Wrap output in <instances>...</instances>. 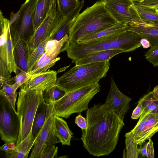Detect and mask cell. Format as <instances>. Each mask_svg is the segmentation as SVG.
Listing matches in <instances>:
<instances>
[{
  "label": "cell",
  "instance_id": "cell-1",
  "mask_svg": "<svg viewBox=\"0 0 158 158\" xmlns=\"http://www.w3.org/2000/svg\"><path fill=\"white\" fill-rule=\"evenodd\" d=\"M87 126L81 130L84 148L91 155H108L115 149L119 135L125 124L111 109L105 104H94L86 111Z\"/></svg>",
  "mask_w": 158,
  "mask_h": 158
},
{
  "label": "cell",
  "instance_id": "cell-2",
  "mask_svg": "<svg viewBox=\"0 0 158 158\" xmlns=\"http://www.w3.org/2000/svg\"><path fill=\"white\" fill-rule=\"evenodd\" d=\"M118 23L102 2H96L76 17L69 27L68 40L61 52L66 51L70 44L77 42L88 35L111 27Z\"/></svg>",
  "mask_w": 158,
  "mask_h": 158
},
{
  "label": "cell",
  "instance_id": "cell-3",
  "mask_svg": "<svg viewBox=\"0 0 158 158\" xmlns=\"http://www.w3.org/2000/svg\"><path fill=\"white\" fill-rule=\"evenodd\" d=\"M141 39L136 33L126 30L91 42L70 44L66 51L68 57L75 63L80 59L102 51L118 49L124 52L133 51L141 46Z\"/></svg>",
  "mask_w": 158,
  "mask_h": 158
},
{
  "label": "cell",
  "instance_id": "cell-4",
  "mask_svg": "<svg viewBox=\"0 0 158 158\" xmlns=\"http://www.w3.org/2000/svg\"><path fill=\"white\" fill-rule=\"evenodd\" d=\"M109 61L75 65L57 78L56 86L66 93L99 82L106 75Z\"/></svg>",
  "mask_w": 158,
  "mask_h": 158
},
{
  "label": "cell",
  "instance_id": "cell-5",
  "mask_svg": "<svg viewBox=\"0 0 158 158\" xmlns=\"http://www.w3.org/2000/svg\"><path fill=\"white\" fill-rule=\"evenodd\" d=\"M100 90L98 82L66 93L54 102L55 115L67 118L73 114L87 110L89 102Z\"/></svg>",
  "mask_w": 158,
  "mask_h": 158
},
{
  "label": "cell",
  "instance_id": "cell-6",
  "mask_svg": "<svg viewBox=\"0 0 158 158\" xmlns=\"http://www.w3.org/2000/svg\"><path fill=\"white\" fill-rule=\"evenodd\" d=\"M43 98V91L29 89L20 86L16 103L20 121L17 146L27 136L32 126L37 107Z\"/></svg>",
  "mask_w": 158,
  "mask_h": 158
},
{
  "label": "cell",
  "instance_id": "cell-7",
  "mask_svg": "<svg viewBox=\"0 0 158 158\" xmlns=\"http://www.w3.org/2000/svg\"><path fill=\"white\" fill-rule=\"evenodd\" d=\"M55 111L54 102L48 104L45 122L37 135L29 158H41L45 149L61 143L55 125Z\"/></svg>",
  "mask_w": 158,
  "mask_h": 158
},
{
  "label": "cell",
  "instance_id": "cell-8",
  "mask_svg": "<svg viewBox=\"0 0 158 158\" xmlns=\"http://www.w3.org/2000/svg\"><path fill=\"white\" fill-rule=\"evenodd\" d=\"M20 121L17 112L5 97H0V135L1 139L7 144L16 143L20 128Z\"/></svg>",
  "mask_w": 158,
  "mask_h": 158
},
{
  "label": "cell",
  "instance_id": "cell-9",
  "mask_svg": "<svg viewBox=\"0 0 158 158\" xmlns=\"http://www.w3.org/2000/svg\"><path fill=\"white\" fill-rule=\"evenodd\" d=\"M63 17L58 13L55 1L42 23L26 42L27 56L48 37H54L61 25Z\"/></svg>",
  "mask_w": 158,
  "mask_h": 158
},
{
  "label": "cell",
  "instance_id": "cell-10",
  "mask_svg": "<svg viewBox=\"0 0 158 158\" xmlns=\"http://www.w3.org/2000/svg\"><path fill=\"white\" fill-rule=\"evenodd\" d=\"M37 0H26L19 10V16L13 23L20 37L27 41L35 32L34 21Z\"/></svg>",
  "mask_w": 158,
  "mask_h": 158
},
{
  "label": "cell",
  "instance_id": "cell-11",
  "mask_svg": "<svg viewBox=\"0 0 158 158\" xmlns=\"http://www.w3.org/2000/svg\"><path fill=\"white\" fill-rule=\"evenodd\" d=\"M69 34H67L61 40L58 41L51 40L47 43L44 52L37 63L33 67L31 71L28 72L32 75L47 71L52 67L60 58L57 57L65 43L68 41Z\"/></svg>",
  "mask_w": 158,
  "mask_h": 158
},
{
  "label": "cell",
  "instance_id": "cell-12",
  "mask_svg": "<svg viewBox=\"0 0 158 158\" xmlns=\"http://www.w3.org/2000/svg\"><path fill=\"white\" fill-rule=\"evenodd\" d=\"M110 82V90L104 104L123 120L129 109L130 102L132 99L119 90L112 76Z\"/></svg>",
  "mask_w": 158,
  "mask_h": 158
},
{
  "label": "cell",
  "instance_id": "cell-13",
  "mask_svg": "<svg viewBox=\"0 0 158 158\" xmlns=\"http://www.w3.org/2000/svg\"><path fill=\"white\" fill-rule=\"evenodd\" d=\"M125 29L134 32L141 38L147 39L151 47L158 45V22L135 18Z\"/></svg>",
  "mask_w": 158,
  "mask_h": 158
},
{
  "label": "cell",
  "instance_id": "cell-14",
  "mask_svg": "<svg viewBox=\"0 0 158 158\" xmlns=\"http://www.w3.org/2000/svg\"><path fill=\"white\" fill-rule=\"evenodd\" d=\"M112 15L119 23L128 26L135 18L131 13L129 8L134 2L133 0H101Z\"/></svg>",
  "mask_w": 158,
  "mask_h": 158
},
{
  "label": "cell",
  "instance_id": "cell-15",
  "mask_svg": "<svg viewBox=\"0 0 158 158\" xmlns=\"http://www.w3.org/2000/svg\"><path fill=\"white\" fill-rule=\"evenodd\" d=\"M57 74L56 72L50 70L35 73L21 86L29 89L44 91L56 86Z\"/></svg>",
  "mask_w": 158,
  "mask_h": 158
},
{
  "label": "cell",
  "instance_id": "cell-16",
  "mask_svg": "<svg viewBox=\"0 0 158 158\" xmlns=\"http://www.w3.org/2000/svg\"><path fill=\"white\" fill-rule=\"evenodd\" d=\"M10 29L16 65L21 71L28 72L26 41L20 37L13 24L10 26Z\"/></svg>",
  "mask_w": 158,
  "mask_h": 158
},
{
  "label": "cell",
  "instance_id": "cell-17",
  "mask_svg": "<svg viewBox=\"0 0 158 158\" xmlns=\"http://www.w3.org/2000/svg\"><path fill=\"white\" fill-rule=\"evenodd\" d=\"M158 131V114H149L143 127L135 140L137 145H141Z\"/></svg>",
  "mask_w": 158,
  "mask_h": 158
},
{
  "label": "cell",
  "instance_id": "cell-18",
  "mask_svg": "<svg viewBox=\"0 0 158 158\" xmlns=\"http://www.w3.org/2000/svg\"><path fill=\"white\" fill-rule=\"evenodd\" d=\"M35 139L32 135V128L29 134L13 150L5 152L7 158H27L29 152L35 144Z\"/></svg>",
  "mask_w": 158,
  "mask_h": 158
},
{
  "label": "cell",
  "instance_id": "cell-19",
  "mask_svg": "<svg viewBox=\"0 0 158 158\" xmlns=\"http://www.w3.org/2000/svg\"><path fill=\"white\" fill-rule=\"evenodd\" d=\"M128 26L125 23L118 22L111 27L88 35L77 42L87 43L119 33L125 31Z\"/></svg>",
  "mask_w": 158,
  "mask_h": 158
},
{
  "label": "cell",
  "instance_id": "cell-20",
  "mask_svg": "<svg viewBox=\"0 0 158 158\" xmlns=\"http://www.w3.org/2000/svg\"><path fill=\"white\" fill-rule=\"evenodd\" d=\"M123 52V51L118 49L102 51L80 59L75 63V65H81L109 61L113 57Z\"/></svg>",
  "mask_w": 158,
  "mask_h": 158
},
{
  "label": "cell",
  "instance_id": "cell-21",
  "mask_svg": "<svg viewBox=\"0 0 158 158\" xmlns=\"http://www.w3.org/2000/svg\"><path fill=\"white\" fill-rule=\"evenodd\" d=\"M84 2L82 0L80 2L79 4L73 10L64 16L61 25L52 40L59 41L68 34L69 27L83 6Z\"/></svg>",
  "mask_w": 158,
  "mask_h": 158
},
{
  "label": "cell",
  "instance_id": "cell-22",
  "mask_svg": "<svg viewBox=\"0 0 158 158\" xmlns=\"http://www.w3.org/2000/svg\"><path fill=\"white\" fill-rule=\"evenodd\" d=\"M10 27L7 29L0 30V77H2L10 78L11 76L9 69L6 46V36Z\"/></svg>",
  "mask_w": 158,
  "mask_h": 158
},
{
  "label": "cell",
  "instance_id": "cell-23",
  "mask_svg": "<svg viewBox=\"0 0 158 158\" xmlns=\"http://www.w3.org/2000/svg\"><path fill=\"white\" fill-rule=\"evenodd\" d=\"M48 107L44 98L40 102L36 110L32 127V134L35 139L46 119Z\"/></svg>",
  "mask_w": 158,
  "mask_h": 158
},
{
  "label": "cell",
  "instance_id": "cell-24",
  "mask_svg": "<svg viewBox=\"0 0 158 158\" xmlns=\"http://www.w3.org/2000/svg\"><path fill=\"white\" fill-rule=\"evenodd\" d=\"M131 14L135 18L158 22V13L154 10L134 3L130 7Z\"/></svg>",
  "mask_w": 158,
  "mask_h": 158
},
{
  "label": "cell",
  "instance_id": "cell-25",
  "mask_svg": "<svg viewBox=\"0 0 158 158\" xmlns=\"http://www.w3.org/2000/svg\"><path fill=\"white\" fill-rule=\"evenodd\" d=\"M55 125L58 134L62 145L70 146L73 133L69 128L67 123L62 118L55 116Z\"/></svg>",
  "mask_w": 158,
  "mask_h": 158
},
{
  "label": "cell",
  "instance_id": "cell-26",
  "mask_svg": "<svg viewBox=\"0 0 158 158\" xmlns=\"http://www.w3.org/2000/svg\"><path fill=\"white\" fill-rule=\"evenodd\" d=\"M56 0H37L34 21L35 31L40 25Z\"/></svg>",
  "mask_w": 158,
  "mask_h": 158
},
{
  "label": "cell",
  "instance_id": "cell-27",
  "mask_svg": "<svg viewBox=\"0 0 158 158\" xmlns=\"http://www.w3.org/2000/svg\"><path fill=\"white\" fill-rule=\"evenodd\" d=\"M138 102H140L143 107V113L140 118L148 114H158V99L154 96L152 91L144 95Z\"/></svg>",
  "mask_w": 158,
  "mask_h": 158
},
{
  "label": "cell",
  "instance_id": "cell-28",
  "mask_svg": "<svg viewBox=\"0 0 158 158\" xmlns=\"http://www.w3.org/2000/svg\"><path fill=\"white\" fill-rule=\"evenodd\" d=\"M53 37L54 36H50L48 37L41 43L28 55L27 59L28 72H30L31 71L34 65L44 52L47 43L50 40H52Z\"/></svg>",
  "mask_w": 158,
  "mask_h": 158
},
{
  "label": "cell",
  "instance_id": "cell-29",
  "mask_svg": "<svg viewBox=\"0 0 158 158\" xmlns=\"http://www.w3.org/2000/svg\"><path fill=\"white\" fill-rule=\"evenodd\" d=\"M6 46L8 59L9 69L10 73H18V68L16 65L14 54V49L10 34V27L8 29L6 38Z\"/></svg>",
  "mask_w": 158,
  "mask_h": 158
},
{
  "label": "cell",
  "instance_id": "cell-30",
  "mask_svg": "<svg viewBox=\"0 0 158 158\" xmlns=\"http://www.w3.org/2000/svg\"><path fill=\"white\" fill-rule=\"evenodd\" d=\"M149 114H148L144 117L140 118L139 120L135 127L130 131L126 133L125 135V137L126 148L131 143L135 142V140L138 134L143 129L145 122Z\"/></svg>",
  "mask_w": 158,
  "mask_h": 158
},
{
  "label": "cell",
  "instance_id": "cell-31",
  "mask_svg": "<svg viewBox=\"0 0 158 158\" xmlns=\"http://www.w3.org/2000/svg\"><path fill=\"white\" fill-rule=\"evenodd\" d=\"M17 94V92L13 85L3 84L1 85L0 95L5 97L6 98L15 111V103Z\"/></svg>",
  "mask_w": 158,
  "mask_h": 158
},
{
  "label": "cell",
  "instance_id": "cell-32",
  "mask_svg": "<svg viewBox=\"0 0 158 158\" xmlns=\"http://www.w3.org/2000/svg\"><path fill=\"white\" fill-rule=\"evenodd\" d=\"M78 0H57V11L62 16H64L73 10L79 4Z\"/></svg>",
  "mask_w": 158,
  "mask_h": 158
},
{
  "label": "cell",
  "instance_id": "cell-33",
  "mask_svg": "<svg viewBox=\"0 0 158 158\" xmlns=\"http://www.w3.org/2000/svg\"><path fill=\"white\" fill-rule=\"evenodd\" d=\"M66 93L56 86L43 91V98L47 104L55 102L62 98Z\"/></svg>",
  "mask_w": 158,
  "mask_h": 158
},
{
  "label": "cell",
  "instance_id": "cell-34",
  "mask_svg": "<svg viewBox=\"0 0 158 158\" xmlns=\"http://www.w3.org/2000/svg\"><path fill=\"white\" fill-rule=\"evenodd\" d=\"M32 75L28 72L21 70L15 76L12 77L14 83L13 86L16 91L23 84L28 81L31 77Z\"/></svg>",
  "mask_w": 158,
  "mask_h": 158
},
{
  "label": "cell",
  "instance_id": "cell-35",
  "mask_svg": "<svg viewBox=\"0 0 158 158\" xmlns=\"http://www.w3.org/2000/svg\"><path fill=\"white\" fill-rule=\"evenodd\" d=\"M145 59L154 66H158V45L151 47L145 53Z\"/></svg>",
  "mask_w": 158,
  "mask_h": 158
},
{
  "label": "cell",
  "instance_id": "cell-36",
  "mask_svg": "<svg viewBox=\"0 0 158 158\" xmlns=\"http://www.w3.org/2000/svg\"><path fill=\"white\" fill-rule=\"evenodd\" d=\"M139 149L140 153L143 156L148 158H154L153 143L151 139Z\"/></svg>",
  "mask_w": 158,
  "mask_h": 158
},
{
  "label": "cell",
  "instance_id": "cell-37",
  "mask_svg": "<svg viewBox=\"0 0 158 158\" xmlns=\"http://www.w3.org/2000/svg\"><path fill=\"white\" fill-rule=\"evenodd\" d=\"M58 148L53 145L47 147L43 152L41 158H54L56 157Z\"/></svg>",
  "mask_w": 158,
  "mask_h": 158
},
{
  "label": "cell",
  "instance_id": "cell-38",
  "mask_svg": "<svg viewBox=\"0 0 158 158\" xmlns=\"http://www.w3.org/2000/svg\"><path fill=\"white\" fill-rule=\"evenodd\" d=\"M75 123L81 130L85 129L87 126V120L80 114L76 117Z\"/></svg>",
  "mask_w": 158,
  "mask_h": 158
},
{
  "label": "cell",
  "instance_id": "cell-39",
  "mask_svg": "<svg viewBox=\"0 0 158 158\" xmlns=\"http://www.w3.org/2000/svg\"><path fill=\"white\" fill-rule=\"evenodd\" d=\"M138 105L133 110L131 118L132 119H137L139 118L143 113V107L141 103L138 102Z\"/></svg>",
  "mask_w": 158,
  "mask_h": 158
},
{
  "label": "cell",
  "instance_id": "cell-40",
  "mask_svg": "<svg viewBox=\"0 0 158 158\" xmlns=\"http://www.w3.org/2000/svg\"><path fill=\"white\" fill-rule=\"evenodd\" d=\"M19 16V11L14 13L12 12L10 13V19L9 20V25L10 26L12 24L15 23L18 19Z\"/></svg>",
  "mask_w": 158,
  "mask_h": 158
},
{
  "label": "cell",
  "instance_id": "cell-41",
  "mask_svg": "<svg viewBox=\"0 0 158 158\" xmlns=\"http://www.w3.org/2000/svg\"><path fill=\"white\" fill-rule=\"evenodd\" d=\"M0 85L3 84L13 85L14 81L12 78H5L0 77Z\"/></svg>",
  "mask_w": 158,
  "mask_h": 158
},
{
  "label": "cell",
  "instance_id": "cell-42",
  "mask_svg": "<svg viewBox=\"0 0 158 158\" xmlns=\"http://www.w3.org/2000/svg\"><path fill=\"white\" fill-rule=\"evenodd\" d=\"M138 4L141 6L148 7V8L154 9L158 7V2L151 3H147L143 4Z\"/></svg>",
  "mask_w": 158,
  "mask_h": 158
},
{
  "label": "cell",
  "instance_id": "cell-43",
  "mask_svg": "<svg viewBox=\"0 0 158 158\" xmlns=\"http://www.w3.org/2000/svg\"><path fill=\"white\" fill-rule=\"evenodd\" d=\"M140 44L144 48H146L151 47L149 42L147 39L142 38L140 40Z\"/></svg>",
  "mask_w": 158,
  "mask_h": 158
},
{
  "label": "cell",
  "instance_id": "cell-44",
  "mask_svg": "<svg viewBox=\"0 0 158 158\" xmlns=\"http://www.w3.org/2000/svg\"><path fill=\"white\" fill-rule=\"evenodd\" d=\"M134 2L139 4L151 3L158 2V0H133Z\"/></svg>",
  "mask_w": 158,
  "mask_h": 158
},
{
  "label": "cell",
  "instance_id": "cell-45",
  "mask_svg": "<svg viewBox=\"0 0 158 158\" xmlns=\"http://www.w3.org/2000/svg\"><path fill=\"white\" fill-rule=\"evenodd\" d=\"M152 92L154 96L158 99V85L154 87Z\"/></svg>",
  "mask_w": 158,
  "mask_h": 158
},
{
  "label": "cell",
  "instance_id": "cell-46",
  "mask_svg": "<svg viewBox=\"0 0 158 158\" xmlns=\"http://www.w3.org/2000/svg\"><path fill=\"white\" fill-rule=\"evenodd\" d=\"M16 146V143L13 142L10 143L8 144V148L9 150H14Z\"/></svg>",
  "mask_w": 158,
  "mask_h": 158
},
{
  "label": "cell",
  "instance_id": "cell-47",
  "mask_svg": "<svg viewBox=\"0 0 158 158\" xmlns=\"http://www.w3.org/2000/svg\"><path fill=\"white\" fill-rule=\"evenodd\" d=\"M0 149L1 150L5 151V152L9 150L8 144L5 143L3 145L0 147Z\"/></svg>",
  "mask_w": 158,
  "mask_h": 158
},
{
  "label": "cell",
  "instance_id": "cell-48",
  "mask_svg": "<svg viewBox=\"0 0 158 158\" xmlns=\"http://www.w3.org/2000/svg\"><path fill=\"white\" fill-rule=\"evenodd\" d=\"M123 157H126L127 158V155H126V152L125 151V149H124L123 153Z\"/></svg>",
  "mask_w": 158,
  "mask_h": 158
},
{
  "label": "cell",
  "instance_id": "cell-49",
  "mask_svg": "<svg viewBox=\"0 0 158 158\" xmlns=\"http://www.w3.org/2000/svg\"><path fill=\"white\" fill-rule=\"evenodd\" d=\"M154 10L157 13H158V7L155 8Z\"/></svg>",
  "mask_w": 158,
  "mask_h": 158
},
{
  "label": "cell",
  "instance_id": "cell-50",
  "mask_svg": "<svg viewBox=\"0 0 158 158\" xmlns=\"http://www.w3.org/2000/svg\"><path fill=\"white\" fill-rule=\"evenodd\" d=\"M83 0V1H84V0Z\"/></svg>",
  "mask_w": 158,
  "mask_h": 158
}]
</instances>
